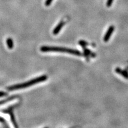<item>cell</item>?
<instances>
[{
	"label": "cell",
	"mask_w": 128,
	"mask_h": 128,
	"mask_svg": "<svg viewBox=\"0 0 128 128\" xmlns=\"http://www.w3.org/2000/svg\"><path fill=\"white\" fill-rule=\"evenodd\" d=\"M47 79L48 76L47 75H42L41 76L37 77L36 78L31 79V80L27 82L18 84H16L8 87V90L9 91H14V90H17L20 89H24V88L31 87V86L35 84L42 82L47 80Z\"/></svg>",
	"instance_id": "obj_1"
},
{
	"label": "cell",
	"mask_w": 128,
	"mask_h": 128,
	"mask_svg": "<svg viewBox=\"0 0 128 128\" xmlns=\"http://www.w3.org/2000/svg\"><path fill=\"white\" fill-rule=\"evenodd\" d=\"M40 50L42 52H64V53H70L74 55L81 56L82 53L77 50L69 49V48L58 47H48V46H43L40 48Z\"/></svg>",
	"instance_id": "obj_2"
},
{
	"label": "cell",
	"mask_w": 128,
	"mask_h": 128,
	"mask_svg": "<svg viewBox=\"0 0 128 128\" xmlns=\"http://www.w3.org/2000/svg\"><path fill=\"white\" fill-rule=\"evenodd\" d=\"M12 108H9L7 109V110H4L2 111L3 113H8V114H9L10 115V118H11V121L12 123H13V124L14 125V127L16 128H18V126L17 125V122L16 121V119H15V117L14 116V114L13 113V111L11 110Z\"/></svg>",
	"instance_id": "obj_3"
},
{
	"label": "cell",
	"mask_w": 128,
	"mask_h": 128,
	"mask_svg": "<svg viewBox=\"0 0 128 128\" xmlns=\"http://www.w3.org/2000/svg\"><path fill=\"white\" fill-rule=\"evenodd\" d=\"M114 27L113 26H110V27H109L108 31H107V32L105 34V36L104 37V41L105 42H107L109 40H110L111 35H112V33H113V31H114Z\"/></svg>",
	"instance_id": "obj_4"
},
{
	"label": "cell",
	"mask_w": 128,
	"mask_h": 128,
	"mask_svg": "<svg viewBox=\"0 0 128 128\" xmlns=\"http://www.w3.org/2000/svg\"><path fill=\"white\" fill-rule=\"evenodd\" d=\"M65 24V22L64 21H62V22H60L59 24L57 25V26L55 28H54L53 31V34L54 35H57L59 32L61 31V29L63 27V26H64Z\"/></svg>",
	"instance_id": "obj_5"
},
{
	"label": "cell",
	"mask_w": 128,
	"mask_h": 128,
	"mask_svg": "<svg viewBox=\"0 0 128 128\" xmlns=\"http://www.w3.org/2000/svg\"><path fill=\"white\" fill-rule=\"evenodd\" d=\"M115 71H116L117 73H118V74H121V75H122V76H124V77H125V79H128V74L127 72H125V71H122L119 68H117Z\"/></svg>",
	"instance_id": "obj_6"
},
{
	"label": "cell",
	"mask_w": 128,
	"mask_h": 128,
	"mask_svg": "<svg viewBox=\"0 0 128 128\" xmlns=\"http://www.w3.org/2000/svg\"><path fill=\"white\" fill-rule=\"evenodd\" d=\"M7 44L9 49H12L13 48V41L11 38H8L7 40Z\"/></svg>",
	"instance_id": "obj_7"
},
{
	"label": "cell",
	"mask_w": 128,
	"mask_h": 128,
	"mask_svg": "<svg viewBox=\"0 0 128 128\" xmlns=\"http://www.w3.org/2000/svg\"><path fill=\"white\" fill-rule=\"evenodd\" d=\"M79 44L81 46H82V47L83 48L86 47V46H87L88 44V43L87 42H86L84 41H79Z\"/></svg>",
	"instance_id": "obj_8"
},
{
	"label": "cell",
	"mask_w": 128,
	"mask_h": 128,
	"mask_svg": "<svg viewBox=\"0 0 128 128\" xmlns=\"http://www.w3.org/2000/svg\"><path fill=\"white\" fill-rule=\"evenodd\" d=\"M14 98H15V97H10V98H9V99H8L7 100H2V101L0 102V104H3L4 103H6V102H9V101H10V100L13 99Z\"/></svg>",
	"instance_id": "obj_9"
},
{
	"label": "cell",
	"mask_w": 128,
	"mask_h": 128,
	"mask_svg": "<svg viewBox=\"0 0 128 128\" xmlns=\"http://www.w3.org/2000/svg\"><path fill=\"white\" fill-rule=\"evenodd\" d=\"M113 1H114V0H107V2H106L107 7H111V6H112V5Z\"/></svg>",
	"instance_id": "obj_10"
},
{
	"label": "cell",
	"mask_w": 128,
	"mask_h": 128,
	"mask_svg": "<svg viewBox=\"0 0 128 128\" xmlns=\"http://www.w3.org/2000/svg\"><path fill=\"white\" fill-rule=\"evenodd\" d=\"M52 1H53V0H46L45 2V6H47V7H49V5H50L51 3L52 2Z\"/></svg>",
	"instance_id": "obj_11"
},
{
	"label": "cell",
	"mask_w": 128,
	"mask_h": 128,
	"mask_svg": "<svg viewBox=\"0 0 128 128\" xmlns=\"http://www.w3.org/2000/svg\"><path fill=\"white\" fill-rule=\"evenodd\" d=\"M8 95V93L4 91H0V97H5V96H7Z\"/></svg>",
	"instance_id": "obj_12"
}]
</instances>
